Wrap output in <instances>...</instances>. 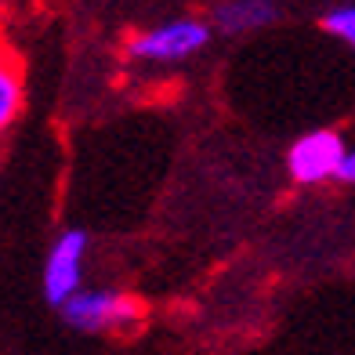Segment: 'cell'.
<instances>
[{
  "instance_id": "cell-8",
  "label": "cell",
  "mask_w": 355,
  "mask_h": 355,
  "mask_svg": "<svg viewBox=\"0 0 355 355\" xmlns=\"http://www.w3.org/2000/svg\"><path fill=\"white\" fill-rule=\"evenodd\" d=\"M341 182L355 185V145H348V156H345V167H341Z\"/></svg>"
},
{
  "instance_id": "cell-1",
  "label": "cell",
  "mask_w": 355,
  "mask_h": 355,
  "mask_svg": "<svg viewBox=\"0 0 355 355\" xmlns=\"http://www.w3.org/2000/svg\"><path fill=\"white\" fill-rule=\"evenodd\" d=\"M211 19H196V15H174L156 26H145L127 40V58L145 69H174L185 66L196 55H203L214 40Z\"/></svg>"
},
{
  "instance_id": "cell-3",
  "label": "cell",
  "mask_w": 355,
  "mask_h": 355,
  "mask_svg": "<svg viewBox=\"0 0 355 355\" xmlns=\"http://www.w3.org/2000/svg\"><path fill=\"white\" fill-rule=\"evenodd\" d=\"M345 156H348L345 135L334 131V127H315V131H304L286 145L283 167L294 185L315 189L327 182H341Z\"/></svg>"
},
{
  "instance_id": "cell-4",
  "label": "cell",
  "mask_w": 355,
  "mask_h": 355,
  "mask_svg": "<svg viewBox=\"0 0 355 355\" xmlns=\"http://www.w3.org/2000/svg\"><path fill=\"white\" fill-rule=\"evenodd\" d=\"M87 250H91V236L84 229H62L51 239L40 268V290L51 309H62L76 290H84Z\"/></svg>"
},
{
  "instance_id": "cell-2",
  "label": "cell",
  "mask_w": 355,
  "mask_h": 355,
  "mask_svg": "<svg viewBox=\"0 0 355 355\" xmlns=\"http://www.w3.org/2000/svg\"><path fill=\"white\" fill-rule=\"evenodd\" d=\"M62 322L76 334L112 337L127 334L145 319V304L120 286H84L62 304Z\"/></svg>"
},
{
  "instance_id": "cell-6",
  "label": "cell",
  "mask_w": 355,
  "mask_h": 355,
  "mask_svg": "<svg viewBox=\"0 0 355 355\" xmlns=\"http://www.w3.org/2000/svg\"><path fill=\"white\" fill-rule=\"evenodd\" d=\"M26 109V69L8 44H0V138L19 123Z\"/></svg>"
},
{
  "instance_id": "cell-7",
  "label": "cell",
  "mask_w": 355,
  "mask_h": 355,
  "mask_svg": "<svg viewBox=\"0 0 355 355\" xmlns=\"http://www.w3.org/2000/svg\"><path fill=\"white\" fill-rule=\"evenodd\" d=\"M319 26L327 29L334 40H341L348 51L355 55V4H334V8L319 19Z\"/></svg>"
},
{
  "instance_id": "cell-5",
  "label": "cell",
  "mask_w": 355,
  "mask_h": 355,
  "mask_svg": "<svg viewBox=\"0 0 355 355\" xmlns=\"http://www.w3.org/2000/svg\"><path fill=\"white\" fill-rule=\"evenodd\" d=\"M279 22V0H214L211 26L218 37H250Z\"/></svg>"
}]
</instances>
